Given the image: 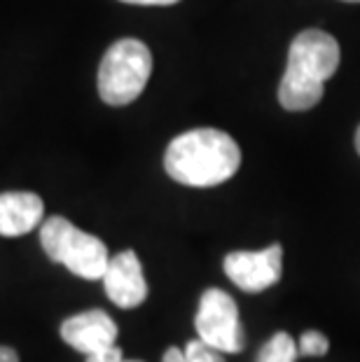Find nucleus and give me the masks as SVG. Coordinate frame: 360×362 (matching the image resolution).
Instances as JSON below:
<instances>
[{"instance_id":"f257e3e1","label":"nucleus","mask_w":360,"mask_h":362,"mask_svg":"<svg viewBox=\"0 0 360 362\" xmlns=\"http://www.w3.org/2000/svg\"><path fill=\"white\" fill-rule=\"evenodd\" d=\"M241 166V148L220 129H192L175 136L166 148L168 178L187 187H216Z\"/></svg>"},{"instance_id":"f03ea898","label":"nucleus","mask_w":360,"mask_h":362,"mask_svg":"<svg viewBox=\"0 0 360 362\" xmlns=\"http://www.w3.org/2000/svg\"><path fill=\"white\" fill-rule=\"evenodd\" d=\"M339 45L325 30L309 28L293 37L288 66L279 84V103L286 110L302 112L323 98L325 82L339 68Z\"/></svg>"},{"instance_id":"7ed1b4c3","label":"nucleus","mask_w":360,"mask_h":362,"mask_svg":"<svg viewBox=\"0 0 360 362\" xmlns=\"http://www.w3.org/2000/svg\"><path fill=\"white\" fill-rule=\"evenodd\" d=\"M152 75L150 47L136 37H122L110 45L98 66V96L108 105H129L136 101Z\"/></svg>"},{"instance_id":"20e7f679","label":"nucleus","mask_w":360,"mask_h":362,"mask_svg":"<svg viewBox=\"0 0 360 362\" xmlns=\"http://www.w3.org/2000/svg\"><path fill=\"white\" fill-rule=\"evenodd\" d=\"M40 243L47 257L64 264L68 272L84 281L103 279L108 267V248L98 236L82 232L71 220L54 215L40 225Z\"/></svg>"},{"instance_id":"39448f33","label":"nucleus","mask_w":360,"mask_h":362,"mask_svg":"<svg viewBox=\"0 0 360 362\" xmlns=\"http://www.w3.org/2000/svg\"><path fill=\"white\" fill-rule=\"evenodd\" d=\"M194 327L199 339L222 353H239L246 346V332H243L236 302L220 288L206 290L199 299Z\"/></svg>"},{"instance_id":"423d86ee","label":"nucleus","mask_w":360,"mask_h":362,"mask_svg":"<svg viewBox=\"0 0 360 362\" xmlns=\"http://www.w3.org/2000/svg\"><path fill=\"white\" fill-rule=\"evenodd\" d=\"M225 274L243 292H262L281 281L283 248L279 243L265 250H236L225 257Z\"/></svg>"},{"instance_id":"0eeeda50","label":"nucleus","mask_w":360,"mask_h":362,"mask_svg":"<svg viewBox=\"0 0 360 362\" xmlns=\"http://www.w3.org/2000/svg\"><path fill=\"white\" fill-rule=\"evenodd\" d=\"M105 295L120 309H136L148 297V283H145L141 259L134 250H122L108 259L103 274Z\"/></svg>"},{"instance_id":"6e6552de","label":"nucleus","mask_w":360,"mask_h":362,"mask_svg":"<svg viewBox=\"0 0 360 362\" xmlns=\"http://www.w3.org/2000/svg\"><path fill=\"white\" fill-rule=\"evenodd\" d=\"M117 322L105 311L101 309H91L78 315H71L68 320L61 322V339L84 356L98 353L108 346H115L117 339Z\"/></svg>"},{"instance_id":"1a4fd4ad","label":"nucleus","mask_w":360,"mask_h":362,"mask_svg":"<svg viewBox=\"0 0 360 362\" xmlns=\"http://www.w3.org/2000/svg\"><path fill=\"white\" fill-rule=\"evenodd\" d=\"M45 204L33 192H3L0 194V236L14 238L42 225Z\"/></svg>"},{"instance_id":"9d476101","label":"nucleus","mask_w":360,"mask_h":362,"mask_svg":"<svg viewBox=\"0 0 360 362\" xmlns=\"http://www.w3.org/2000/svg\"><path fill=\"white\" fill-rule=\"evenodd\" d=\"M300 356L295 339L288 332H277L257 353V362H295Z\"/></svg>"},{"instance_id":"9b49d317","label":"nucleus","mask_w":360,"mask_h":362,"mask_svg":"<svg viewBox=\"0 0 360 362\" xmlns=\"http://www.w3.org/2000/svg\"><path fill=\"white\" fill-rule=\"evenodd\" d=\"M225 353L213 349L211 344H206L204 339H192L185 346V358L187 362H225Z\"/></svg>"},{"instance_id":"f8f14e48","label":"nucleus","mask_w":360,"mask_h":362,"mask_svg":"<svg viewBox=\"0 0 360 362\" xmlns=\"http://www.w3.org/2000/svg\"><path fill=\"white\" fill-rule=\"evenodd\" d=\"M297 349H300L302 356H325L327 349H330V344H327V337L316 332V329H309V332H304L300 337V344H297Z\"/></svg>"},{"instance_id":"ddd939ff","label":"nucleus","mask_w":360,"mask_h":362,"mask_svg":"<svg viewBox=\"0 0 360 362\" xmlns=\"http://www.w3.org/2000/svg\"><path fill=\"white\" fill-rule=\"evenodd\" d=\"M87 362H124V358H122L120 346H108V349L87 356Z\"/></svg>"},{"instance_id":"4468645a","label":"nucleus","mask_w":360,"mask_h":362,"mask_svg":"<svg viewBox=\"0 0 360 362\" xmlns=\"http://www.w3.org/2000/svg\"><path fill=\"white\" fill-rule=\"evenodd\" d=\"M162 362H187L185 351H180V349H175V346H171V349L164 353V360Z\"/></svg>"},{"instance_id":"2eb2a0df","label":"nucleus","mask_w":360,"mask_h":362,"mask_svg":"<svg viewBox=\"0 0 360 362\" xmlns=\"http://www.w3.org/2000/svg\"><path fill=\"white\" fill-rule=\"evenodd\" d=\"M0 362H19V353L10 346H0Z\"/></svg>"},{"instance_id":"dca6fc26","label":"nucleus","mask_w":360,"mask_h":362,"mask_svg":"<svg viewBox=\"0 0 360 362\" xmlns=\"http://www.w3.org/2000/svg\"><path fill=\"white\" fill-rule=\"evenodd\" d=\"M122 3H132V5H175L180 0H122Z\"/></svg>"},{"instance_id":"f3484780","label":"nucleus","mask_w":360,"mask_h":362,"mask_svg":"<svg viewBox=\"0 0 360 362\" xmlns=\"http://www.w3.org/2000/svg\"><path fill=\"white\" fill-rule=\"evenodd\" d=\"M356 152L360 155V127H358V131H356Z\"/></svg>"},{"instance_id":"a211bd4d","label":"nucleus","mask_w":360,"mask_h":362,"mask_svg":"<svg viewBox=\"0 0 360 362\" xmlns=\"http://www.w3.org/2000/svg\"><path fill=\"white\" fill-rule=\"evenodd\" d=\"M344 3H360V0H344Z\"/></svg>"},{"instance_id":"6ab92c4d","label":"nucleus","mask_w":360,"mask_h":362,"mask_svg":"<svg viewBox=\"0 0 360 362\" xmlns=\"http://www.w3.org/2000/svg\"><path fill=\"white\" fill-rule=\"evenodd\" d=\"M124 362H141V360H124Z\"/></svg>"}]
</instances>
